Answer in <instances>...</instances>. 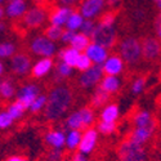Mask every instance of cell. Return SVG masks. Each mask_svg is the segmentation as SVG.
I'll use <instances>...</instances> for the list:
<instances>
[{"label": "cell", "mask_w": 161, "mask_h": 161, "mask_svg": "<svg viewBox=\"0 0 161 161\" xmlns=\"http://www.w3.org/2000/svg\"><path fill=\"white\" fill-rule=\"evenodd\" d=\"M125 63L121 59L119 54H108L107 58L104 59V62L102 63V69L104 75H112V76H119L124 71Z\"/></svg>", "instance_id": "obj_13"}, {"label": "cell", "mask_w": 161, "mask_h": 161, "mask_svg": "<svg viewBox=\"0 0 161 161\" xmlns=\"http://www.w3.org/2000/svg\"><path fill=\"white\" fill-rule=\"evenodd\" d=\"M92 64H93L92 61L88 58V56L85 54V53H80L79 58H77V61H76V64H75V69H77L80 72H83V71L88 70Z\"/></svg>", "instance_id": "obj_37"}, {"label": "cell", "mask_w": 161, "mask_h": 161, "mask_svg": "<svg viewBox=\"0 0 161 161\" xmlns=\"http://www.w3.org/2000/svg\"><path fill=\"white\" fill-rule=\"evenodd\" d=\"M14 123V120L10 117V115L7 111H0V129L5 130L8 128H10Z\"/></svg>", "instance_id": "obj_41"}, {"label": "cell", "mask_w": 161, "mask_h": 161, "mask_svg": "<svg viewBox=\"0 0 161 161\" xmlns=\"http://www.w3.org/2000/svg\"><path fill=\"white\" fill-rule=\"evenodd\" d=\"M155 130L152 128H133L129 134H128V139L131 141L133 143H137L141 146H146L151 142V139L155 136Z\"/></svg>", "instance_id": "obj_14"}, {"label": "cell", "mask_w": 161, "mask_h": 161, "mask_svg": "<svg viewBox=\"0 0 161 161\" xmlns=\"http://www.w3.org/2000/svg\"><path fill=\"white\" fill-rule=\"evenodd\" d=\"M121 0H106V5H108V7H115V5H117Z\"/></svg>", "instance_id": "obj_48"}, {"label": "cell", "mask_w": 161, "mask_h": 161, "mask_svg": "<svg viewBox=\"0 0 161 161\" xmlns=\"http://www.w3.org/2000/svg\"><path fill=\"white\" fill-rule=\"evenodd\" d=\"M119 56L121 57L124 63L129 66H136L141 63L142 58V48L141 40L136 36H126L119 44Z\"/></svg>", "instance_id": "obj_2"}, {"label": "cell", "mask_w": 161, "mask_h": 161, "mask_svg": "<svg viewBox=\"0 0 161 161\" xmlns=\"http://www.w3.org/2000/svg\"><path fill=\"white\" fill-rule=\"evenodd\" d=\"M72 12H74V8H70V7H61V5L57 7L49 14V23L63 27Z\"/></svg>", "instance_id": "obj_20"}, {"label": "cell", "mask_w": 161, "mask_h": 161, "mask_svg": "<svg viewBox=\"0 0 161 161\" xmlns=\"http://www.w3.org/2000/svg\"><path fill=\"white\" fill-rule=\"evenodd\" d=\"M88 56V58L92 61V63H97V64H102L104 62V59L108 56V50L106 48L96 44V43H89V45L86 47V49L83 52Z\"/></svg>", "instance_id": "obj_17"}, {"label": "cell", "mask_w": 161, "mask_h": 161, "mask_svg": "<svg viewBox=\"0 0 161 161\" xmlns=\"http://www.w3.org/2000/svg\"><path fill=\"white\" fill-rule=\"evenodd\" d=\"M97 131L98 134H103V136H111L114 134L117 129V124L116 123H107V121H101L97 124Z\"/></svg>", "instance_id": "obj_34"}, {"label": "cell", "mask_w": 161, "mask_h": 161, "mask_svg": "<svg viewBox=\"0 0 161 161\" xmlns=\"http://www.w3.org/2000/svg\"><path fill=\"white\" fill-rule=\"evenodd\" d=\"M3 3H4V0H0V5H3Z\"/></svg>", "instance_id": "obj_53"}, {"label": "cell", "mask_w": 161, "mask_h": 161, "mask_svg": "<svg viewBox=\"0 0 161 161\" xmlns=\"http://www.w3.org/2000/svg\"><path fill=\"white\" fill-rule=\"evenodd\" d=\"M4 74V64H3V62L0 61V76H2Z\"/></svg>", "instance_id": "obj_51"}, {"label": "cell", "mask_w": 161, "mask_h": 161, "mask_svg": "<svg viewBox=\"0 0 161 161\" xmlns=\"http://www.w3.org/2000/svg\"><path fill=\"white\" fill-rule=\"evenodd\" d=\"M32 61L26 53H14L10 57V70L17 76H26L31 72Z\"/></svg>", "instance_id": "obj_10"}, {"label": "cell", "mask_w": 161, "mask_h": 161, "mask_svg": "<svg viewBox=\"0 0 161 161\" xmlns=\"http://www.w3.org/2000/svg\"><path fill=\"white\" fill-rule=\"evenodd\" d=\"M9 115H10V117L14 120H19L21 117H23V115H25V112H26V108L25 107L18 102V101H14L13 103H10L8 107H7V110H5Z\"/></svg>", "instance_id": "obj_30"}, {"label": "cell", "mask_w": 161, "mask_h": 161, "mask_svg": "<svg viewBox=\"0 0 161 161\" xmlns=\"http://www.w3.org/2000/svg\"><path fill=\"white\" fill-rule=\"evenodd\" d=\"M26 10H27L26 0H10V2H7V5L4 8L5 16L10 19L22 18Z\"/></svg>", "instance_id": "obj_16"}, {"label": "cell", "mask_w": 161, "mask_h": 161, "mask_svg": "<svg viewBox=\"0 0 161 161\" xmlns=\"http://www.w3.org/2000/svg\"><path fill=\"white\" fill-rule=\"evenodd\" d=\"M64 128L67 130L75 129V130H84V124H83V117L80 114V110H76L71 112L64 120Z\"/></svg>", "instance_id": "obj_25"}, {"label": "cell", "mask_w": 161, "mask_h": 161, "mask_svg": "<svg viewBox=\"0 0 161 161\" xmlns=\"http://www.w3.org/2000/svg\"><path fill=\"white\" fill-rule=\"evenodd\" d=\"M30 50L35 56L53 58L57 54V45L44 35H37L30 42Z\"/></svg>", "instance_id": "obj_5"}, {"label": "cell", "mask_w": 161, "mask_h": 161, "mask_svg": "<svg viewBox=\"0 0 161 161\" xmlns=\"http://www.w3.org/2000/svg\"><path fill=\"white\" fill-rule=\"evenodd\" d=\"M53 66H54V61H53V58L42 57L39 61H36L32 64L31 74L35 79H42V77L47 76L53 70Z\"/></svg>", "instance_id": "obj_18"}, {"label": "cell", "mask_w": 161, "mask_h": 161, "mask_svg": "<svg viewBox=\"0 0 161 161\" xmlns=\"http://www.w3.org/2000/svg\"><path fill=\"white\" fill-rule=\"evenodd\" d=\"M98 137H99V134L96 128L90 126V128L84 129V131H81V139H80V143L77 147L79 152H81L84 155L92 153L97 147Z\"/></svg>", "instance_id": "obj_11"}, {"label": "cell", "mask_w": 161, "mask_h": 161, "mask_svg": "<svg viewBox=\"0 0 161 161\" xmlns=\"http://www.w3.org/2000/svg\"><path fill=\"white\" fill-rule=\"evenodd\" d=\"M106 7V0H80L79 13L84 19H94L101 16Z\"/></svg>", "instance_id": "obj_8"}, {"label": "cell", "mask_w": 161, "mask_h": 161, "mask_svg": "<svg viewBox=\"0 0 161 161\" xmlns=\"http://www.w3.org/2000/svg\"><path fill=\"white\" fill-rule=\"evenodd\" d=\"M16 96V86L12 80L4 79L0 80V98L4 101H9Z\"/></svg>", "instance_id": "obj_27"}, {"label": "cell", "mask_w": 161, "mask_h": 161, "mask_svg": "<svg viewBox=\"0 0 161 161\" xmlns=\"http://www.w3.org/2000/svg\"><path fill=\"white\" fill-rule=\"evenodd\" d=\"M63 150L50 148L47 153V161H62L63 158Z\"/></svg>", "instance_id": "obj_42"}, {"label": "cell", "mask_w": 161, "mask_h": 161, "mask_svg": "<svg viewBox=\"0 0 161 161\" xmlns=\"http://www.w3.org/2000/svg\"><path fill=\"white\" fill-rule=\"evenodd\" d=\"M142 48V58H144L148 62H155L160 58L161 53V44L160 39L155 36H146L141 42Z\"/></svg>", "instance_id": "obj_9"}, {"label": "cell", "mask_w": 161, "mask_h": 161, "mask_svg": "<svg viewBox=\"0 0 161 161\" xmlns=\"http://www.w3.org/2000/svg\"><path fill=\"white\" fill-rule=\"evenodd\" d=\"M119 117H120V108L116 103H107L102 107V111L99 114L101 121L117 123Z\"/></svg>", "instance_id": "obj_22"}, {"label": "cell", "mask_w": 161, "mask_h": 161, "mask_svg": "<svg viewBox=\"0 0 161 161\" xmlns=\"http://www.w3.org/2000/svg\"><path fill=\"white\" fill-rule=\"evenodd\" d=\"M5 161H29V160L27 157L21 156V155H13V156H9Z\"/></svg>", "instance_id": "obj_47"}, {"label": "cell", "mask_w": 161, "mask_h": 161, "mask_svg": "<svg viewBox=\"0 0 161 161\" xmlns=\"http://www.w3.org/2000/svg\"><path fill=\"white\" fill-rule=\"evenodd\" d=\"M110 98H111V96L108 93H106L103 89H101L97 85L94 93H93V96L90 98V106L93 108H101V107H103L104 104L110 102Z\"/></svg>", "instance_id": "obj_24"}, {"label": "cell", "mask_w": 161, "mask_h": 161, "mask_svg": "<svg viewBox=\"0 0 161 161\" xmlns=\"http://www.w3.org/2000/svg\"><path fill=\"white\" fill-rule=\"evenodd\" d=\"M153 3L156 4L157 9H161V0H153Z\"/></svg>", "instance_id": "obj_52"}, {"label": "cell", "mask_w": 161, "mask_h": 161, "mask_svg": "<svg viewBox=\"0 0 161 161\" xmlns=\"http://www.w3.org/2000/svg\"><path fill=\"white\" fill-rule=\"evenodd\" d=\"M72 102H74V93L70 86L57 85L52 88L49 94L47 96V103L43 110L45 120L50 123L61 120L71 108Z\"/></svg>", "instance_id": "obj_1"}, {"label": "cell", "mask_w": 161, "mask_h": 161, "mask_svg": "<svg viewBox=\"0 0 161 161\" xmlns=\"http://www.w3.org/2000/svg\"><path fill=\"white\" fill-rule=\"evenodd\" d=\"M5 30V23L3 21H0V32H3Z\"/></svg>", "instance_id": "obj_50"}, {"label": "cell", "mask_w": 161, "mask_h": 161, "mask_svg": "<svg viewBox=\"0 0 161 161\" xmlns=\"http://www.w3.org/2000/svg\"><path fill=\"white\" fill-rule=\"evenodd\" d=\"M71 161H88V158H86V155L81 152H75L71 157Z\"/></svg>", "instance_id": "obj_46"}, {"label": "cell", "mask_w": 161, "mask_h": 161, "mask_svg": "<svg viewBox=\"0 0 161 161\" xmlns=\"http://www.w3.org/2000/svg\"><path fill=\"white\" fill-rule=\"evenodd\" d=\"M131 124H133V128H152V129H156V126H157L153 114L148 110L137 111L133 116Z\"/></svg>", "instance_id": "obj_15"}, {"label": "cell", "mask_w": 161, "mask_h": 161, "mask_svg": "<svg viewBox=\"0 0 161 161\" xmlns=\"http://www.w3.org/2000/svg\"><path fill=\"white\" fill-rule=\"evenodd\" d=\"M4 16H5V13H4V8H3V5H0V21H3Z\"/></svg>", "instance_id": "obj_49"}, {"label": "cell", "mask_w": 161, "mask_h": 161, "mask_svg": "<svg viewBox=\"0 0 161 161\" xmlns=\"http://www.w3.org/2000/svg\"><path fill=\"white\" fill-rule=\"evenodd\" d=\"M96 25H97V23L94 22V19H84L83 23H81V26H80L79 31L90 39L93 31H94V29H96Z\"/></svg>", "instance_id": "obj_38"}, {"label": "cell", "mask_w": 161, "mask_h": 161, "mask_svg": "<svg viewBox=\"0 0 161 161\" xmlns=\"http://www.w3.org/2000/svg\"><path fill=\"white\" fill-rule=\"evenodd\" d=\"M56 74L59 79H67V77H70L72 74H74V69L69 64H66L64 62H58L57 67H56Z\"/></svg>", "instance_id": "obj_35"}, {"label": "cell", "mask_w": 161, "mask_h": 161, "mask_svg": "<svg viewBox=\"0 0 161 161\" xmlns=\"http://www.w3.org/2000/svg\"><path fill=\"white\" fill-rule=\"evenodd\" d=\"M62 32H63V27L54 26V25H49L48 27L44 30V36L56 43V42H58V40L61 39Z\"/></svg>", "instance_id": "obj_32"}, {"label": "cell", "mask_w": 161, "mask_h": 161, "mask_svg": "<svg viewBox=\"0 0 161 161\" xmlns=\"http://www.w3.org/2000/svg\"><path fill=\"white\" fill-rule=\"evenodd\" d=\"M153 29L156 32V37L160 39L161 37V16L160 14H157L156 19L153 21Z\"/></svg>", "instance_id": "obj_44"}, {"label": "cell", "mask_w": 161, "mask_h": 161, "mask_svg": "<svg viewBox=\"0 0 161 161\" xmlns=\"http://www.w3.org/2000/svg\"><path fill=\"white\" fill-rule=\"evenodd\" d=\"M4 2H10V0H4Z\"/></svg>", "instance_id": "obj_54"}, {"label": "cell", "mask_w": 161, "mask_h": 161, "mask_svg": "<svg viewBox=\"0 0 161 161\" xmlns=\"http://www.w3.org/2000/svg\"><path fill=\"white\" fill-rule=\"evenodd\" d=\"M83 21H84V18H83V16L80 14L79 12H76V10H74L71 14H70V17H69V19H67V22H66V29L67 30H71V31H77L79 29H80V26H81V23H83Z\"/></svg>", "instance_id": "obj_29"}, {"label": "cell", "mask_w": 161, "mask_h": 161, "mask_svg": "<svg viewBox=\"0 0 161 161\" xmlns=\"http://www.w3.org/2000/svg\"><path fill=\"white\" fill-rule=\"evenodd\" d=\"M115 21H116V13H114L112 10H108V12H106L99 16L98 23L104 25V26H114Z\"/></svg>", "instance_id": "obj_40"}, {"label": "cell", "mask_w": 161, "mask_h": 161, "mask_svg": "<svg viewBox=\"0 0 161 161\" xmlns=\"http://www.w3.org/2000/svg\"><path fill=\"white\" fill-rule=\"evenodd\" d=\"M47 18H48L47 10L43 7L36 5L25 12V14L22 16V23L27 29H37L45 23Z\"/></svg>", "instance_id": "obj_7"}, {"label": "cell", "mask_w": 161, "mask_h": 161, "mask_svg": "<svg viewBox=\"0 0 161 161\" xmlns=\"http://www.w3.org/2000/svg\"><path fill=\"white\" fill-rule=\"evenodd\" d=\"M144 88H146V77L141 76V77H137V79L131 83L130 90H131L133 94L138 96V94H141V93L144 90Z\"/></svg>", "instance_id": "obj_39"}, {"label": "cell", "mask_w": 161, "mask_h": 161, "mask_svg": "<svg viewBox=\"0 0 161 161\" xmlns=\"http://www.w3.org/2000/svg\"><path fill=\"white\" fill-rule=\"evenodd\" d=\"M40 94V88L36 84L29 83L22 85L18 90H16V101H18L26 110L30 107V104L32 103V101Z\"/></svg>", "instance_id": "obj_12"}, {"label": "cell", "mask_w": 161, "mask_h": 161, "mask_svg": "<svg viewBox=\"0 0 161 161\" xmlns=\"http://www.w3.org/2000/svg\"><path fill=\"white\" fill-rule=\"evenodd\" d=\"M89 43H90V39L88 36H85L81 32H76L74 35L72 40L70 42V47L74 48L75 50H77L79 53H83L86 49V47L89 45Z\"/></svg>", "instance_id": "obj_28"}, {"label": "cell", "mask_w": 161, "mask_h": 161, "mask_svg": "<svg viewBox=\"0 0 161 161\" xmlns=\"http://www.w3.org/2000/svg\"><path fill=\"white\" fill-rule=\"evenodd\" d=\"M57 3L61 5V7H70V8H74L75 5H77L80 3V0H57Z\"/></svg>", "instance_id": "obj_45"}, {"label": "cell", "mask_w": 161, "mask_h": 161, "mask_svg": "<svg viewBox=\"0 0 161 161\" xmlns=\"http://www.w3.org/2000/svg\"><path fill=\"white\" fill-rule=\"evenodd\" d=\"M16 53V45L10 42L0 44V58H10Z\"/></svg>", "instance_id": "obj_36"}, {"label": "cell", "mask_w": 161, "mask_h": 161, "mask_svg": "<svg viewBox=\"0 0 161 161\" xmlns=\"http://www.w3.org/2000/svg\"><path fill=\"white\" fill-rule=\"evenodd\" d=\"M101 89H103L106 93H108L110 96L115 94L120 90L121 86V80L119 79V76H112V75H103L101 79V81L98 84Z\"/></svg>", "instance_id": "obj_21"}, {"label": "cell", "mask_w": 161, "mask_h": 161, "mask_svg": "<svg viewBox=\"0 0 161 161\" xmlns=\"http://www.w3.org/2000/svg\"><path fill=\"white\" fill-rule=\"evenodd\" d=\"M45 103H47V96L40 93V94L32 101V103L30 104V107H29L27 110L30 112H32V114H39V112H42L44 110Z\"/></svg>", "instance_id": "obj_33"}, {"label": "cell", "mask_w": 161, "mask_h": 161, "mask_svg": "<svg viewBox=\"0 0 161 161\" xmlns=\"http://www.w3.org/2000/svg\"><path fill=\"white\" fill-rule=\"evenodd\" d=\"M119 161H148V150L146 146L133 143L128 138L121 141L117 148Z\"/></svg>", "instance_id": "obj_3"}, {"label": "cell", "mask_w": 161, "mask_h": 161, "mask_svg": "<svg viewBox=\"0 0 161 161\" xmlns=\"http://www.w3.org/2000/svg\"><path fill=\"white\" fill-rule=\"evenodd\" d=\"M80 110V114H81V117H83V124H84V128H90L93 126V124L96 123V114L93 111L92 107H81Z\"/></svg>", "instance_id": "obj_31"}, {"label": "cell", "mask_w": 161, "mask_h": 161, "mask_svg": "<svg viewBox=\"0 0 161 161\" xmlns=\"http://www.w3.org/2000/svg\"><path fill=\"white\" fill-rule=\"evenodd\" d=\"M76 34V31H71V30H63V32H62V36H61V42L63 43V44H70V42L72 40V37H74V35Z\"/></svg>", "instance_id": "obj_43"}, {"label": "cell", "mask_w": 161, "mask_h": 161, "mask_svg": "<svg viewBox=\"0 0 161 161\" xmlns=\"http://www.w3.org/2000/svg\"><path fill=\"white\" fill-rule=\"evenodd\" d=\"M90 42L106 48L107 50L112 49L117 42V32L115 26H104L97 23L94 31L90 36Z\"/></svg>", "instance_id": "obj_4"}, {"label": "cell", "mask_w": 161, "mask_h": 161, "mask_svg": "<svg viewBox=\"0 0 161 161\" xmlns=\"http://www.w3.org/2000/svg\"><path fill=\"white\" fill-rule=\"evenodd\" d=\"M103 75H104V72L102 69V64L93 63L88 70H85L80 74V76L77 79V83L84 89H90V88H94L99 84Z\"/></svg>", "instance_id": "obj_6"}, {"label": "cell", "mask_w": 161, "mask_h": 161, "mask_svg": "<svg viewBox=\"0 0 161 161\" xmlns=\"http://www.w3.org/2000/svg\"><path fill=\"white\" fill-rule=\"evenodd\" d=\"M79 54H80V53L77 50H75L74 48L66 47L62 50H59L58 58H59L61 62H64L66 64H69V66L72 67V69H75V64H76V61L79 58Z\"/></svg>", "instance_id": "obj_26"}, {"label": "cell", "mask_w": 161, "mask_h": 161, "mask_svg": "<svg viewBox=\"0 0 161 161\" xmlns=\"http://www.w3.org/2000/svg\"><path fill=\"white\" fill-rule=\"evenodd\" d=\"M81 131L83 130H75V129H70L67 130V133H64V147L69 151H76L80 139H81Z\"/></svg>", "instance_id": "obj_23"}, {"label": "cell", "mask_w": 161, "mask_h": 161, "mask_svg": "<svg viewBox=\"0 0 161 161\" xmlns=\"http://www.w3.org/2000/svg\"><path fill=\"white\" fill-rule=\"evenodd\" d=\"M44 141L50 148L63 150L64 148V131L61 129H50L45 133Z\"/></svg>", "instance_id": "obj_19"}]
</instances>
